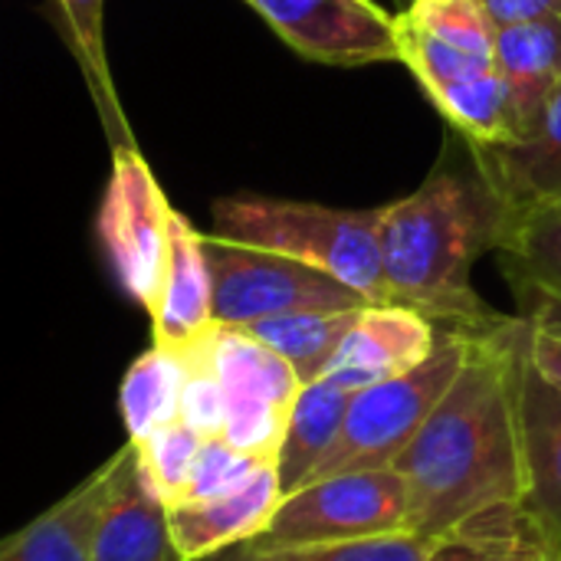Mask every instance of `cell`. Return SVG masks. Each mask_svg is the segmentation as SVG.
<instances>
[{"label": "cell", "mask_w": 561, "mask_h": 561, "mask_svg": "<svg viewBox=\"0 0 561 561\" xmlns=\"http://www.w3.org/2000/svg\"><path fill=\"white\" fill-rule=\"evenodd\" d=\"M526 319L473 335L470 355L394 470L408 490L417 539H440L463 519L526 500L516 371Z\"/></svg>", "instance_id": "1"}, {"label": "cell", "mask_w": 561, "mask_h": 561, "mask_svg": "<svg viewBox=\"0 0 561 561\" xmlns=\"http://www.w3.org/2000/svg\"><path fill=\"white\" fill-rule=\"evenodd\" d=\"M510 220V207L477 164H444L414 194L381 207V266L391 302L470 335L510 322L473 289V263L503 247Z\"/></svg>", "instance_id": "2"}, {"label": "cell", "mask_w": 561, "mask_h": 561, "mask_svg": "<svg viewBox=\"0 0 561 561\" xmlns=\"http://www.w3.org/2000/svg\"><path fill=\"white\" fill-rule=\"evenodd\" d=\"M496 36L483 0H414L398 10L401 62L470 148L510 141Z\"/></svg>", "instance_id": "3"}, {"label": "cell", "mask_w": 561, "mask_h": 561, "mask_svg": "<svg viewBox=\"0 0 561 561\" xmlns=\"http://www.w3.org/2000/svg\"><path fill=\"white\" fill-rule=\"evenodd\" d=\"M210 237L319 266L368 302H391L381 266V207L342 210L312 201L230 194L214 204Z\"/></svg>", "instance_id": "4"}, {"label": "cell", "mask_w": 561, "mask_h": 561, "mask_svg": "<svg viewBox=\"0 0 561 561\" xmlns=\"http://www.w3.org/2000/svg\"><path fill=\"white\" fill-rule=\"evenodd\" d=\"M473 335L447 329L440 335L437 352L414 371L352 391V404L345 414V424L325 454V460L316 467L309 483L322 477H339L352 470H385L394 467V460L408 450V444L417 437L424 421L434 414L440 398L457 381L467 355H470Z\"/></svg>", "instance_id": "5"}, {"label": "cell", "mask_w": 561, "mask_h": 561, "mask_svg": "<svg viewBox=\"0 0 561 561\" xmlns=\"http://www.w3.org/2000/svg\"><path fill=\"white\" fill-rule=\"evenodd\" d=\"M207 263L214 279V322L247 329L293 312H345L371 306L339 276L302 260L227 243L207 233Z\"/></svg>", "instance_id": "6"}, {"label": "cell", "mask_w": 561, "mask_h": 561, "mask_svg": "<svg viewBox=\"0 0 561 561\" xmlns=\"http://www.w3.org/2000/svg\"><path fill=\"white\" fill-rule=\"evenodd\" d=\"M411 533L408 490L394 467L322 477L283 496L263 546H342Z\"/></svg>", "instance_id": "7"}, {"label": "cell", "mask_w": 561, "mask_h": 561, "mask_svg": "<svg viewBox=\"0 0 561 561\" xmlns=\"http://www.w3.org/2000/svg\"><path fill=\"white\" fill-rule=\"evenodd\" d=\"M171 217L174 207L138 145H115L95 230L122 293L148 309V316L158 302L168 266Z\"/></svg>", "instance_id": "8"}, {"label": "cell", "mask_w": 561, "mask_h": 561, "mask_svg": "<svg viewBox=\"0 0 561 561\" xmlns=\"http://www.w3.org/2000/svg\"><path fill=\"white\" fill-rule=\"evenodd\" d=\"M302 59L322 66L401 62L398 13L378 0H247Z\"/></svg>", "instance_id": "9"}, {"label": "cell", "mask_w": 561, "mask_h": 561, "mask_svg": "<svg viewBox=\"0 0 561 561\" xmlns=\"http://www.w3.org/2000/svg\"><path fill=\"white\" fill-rule=\"evenodd\" d=\"M440 345L437 322L401 302H371L358 312L325 381L362 391L421 368Z\"/></svg>", "instance_id": "10"}, {"label": "cell", "mask_w": 561, "mask_h": 561, "mask_svg": "<svg viewBox=\"0 0 561 561\" xmlns=\"http://www.w3.org/2000/svg\"><path fill=\"white\" fill-rule=\"evenodd\" d=\"M108 463V490L95 529L92 561H187L181 556L168 506L148 490L138 450L128 440Z\"/></svg>", "instance_id": "11"}, {"label": "cell", "mask_w": 561, "mask_h": 561, "mask_svg": "<svg viewBox=\"0 0 561 561\" xmlns=\"http://www.w3.org/2000/svg\"><path fill=\"white\" fill-rule=\"evenodd\" d=\"M516 404L526 460V506L561 559V388L533 368L526 342L516 371Z\"/></svg>", "instance_id": "12"}, {"label": "cell", "mask_w": 561, "mask_h": 561, "mask_svg": "<svg viewBox=\"0 0 561 561\" xmlns=\"http://www.w3.org/2000/svg\"><path fill=\"white\" fill-rule=\"evenodd\" d=\"M283 496L286 493H283L276 463H266L230 493L171 506L168 516H171L174 542L181 556L191 561L220 552L227 546H237V542L260 539L270 529Z\"/></svg>", "instance_id": "13"}, {"label": "cell", "mask_w": 561, "mask_h": 561, "mask_svg": "<svg viewBox=\"0 0 561 561\" xmlns=\"http://www.w3.org/2000/svg\"><path fill=\"white\" fill-rule=\"evenodd\" d=\"M214 279L207 263V233L181 210L171 217V247L158 302L151 309V335L161 348H187L214 329Z\"/></svg>", "instance_id": "14"}, {"label": "cell", "mask_w": 561, "mask_h": 561, "mask_svg": "<svg viewBox=\"0 0 561 561\" xmlns=\"http://www.w3.org/2000/svg\"><path fill=\"white\" fill-rule=\"evenodd\" d=\"M496 62L506 89L510 141L529 135L561 89V16L500 26Z\"/></svg>", "instance_id": "15"}, {"label": "cell", "mask_w": 561, "mask_h": 561, "mask_svg": "<svg viewBox=\"0 0 561 561\" xmlns=\"http://www.w3.org/2000/svg\"><path fill=\"white\" fill-rule=\"evenodd\" d=\"M470 154L513 217L561 197V89L529 135L470 148Z\"/></svg>", "instance_id": "16"}, {"label": "cell", "mask_w": 561, "mask_h": 561, "mask_svg": "<svg viewBox=\"0 0 561 561\" xmlns=\"http://www.w3.org/2000/svg\"><path fill=\"white\" fill-rule=\"evenodd\" d=\"M105 490L108 463L89 473L56 506L16 529L0 546V561H92Z\"/></svg>", "instance_id": "17"}, {"label": "cell", "mask_w": 561, "mask_h": 561, "mask_svg": "<svg viewBox=\"0 0 561 561\" xmlns=\"http://www.w3.org/2000/svg\"><path fill=\"white\" fill-rule=\"evenodd\" d=\"M427 561H561L526 500L477 513L431 542Z\"/></svg>", "instance_id": "18"}, {"label": "cell", "mask_w": 561, "mask_h": 561, "mask_svg": "<svg viewBox=\"0 0 561 561\" xmlns=\"http://www.w3.org/2000/svg\"><path fill=\"white\" fill-rule=\"evenodd\" d=\"M352 404V391L332 385V381H312L299 391L293 411H289V424L276 454V473L283 483V493H296L309 483V477L316 473V467L325 460V454L332 450L345 414Z\"/></svg>", "instance_id": "19"}, {"label": "cell", "mask_w": 561, "mask_h": 561, "mask_svg": "<svg viewBox=\"0 0 561 561\" xmlns=\"http://www.w3.org/2000/svg\"><path fill=\"white\" fill-rule=\"evenodd\" d=\"M500 256L516 293H536L561 309V197L516 214Z\"/></svg>", "instance_id": "20"}, {"label": "cell", "mask_w": 561, "mask_h": 561, "mask_svg": "<svg viewBox=\"0 0 561 561\" xmlns=\"http://www.w3.org/2000/svg\"><path fill=\"white\" fill-rule=\"evenodd\" d=\"M53 13H56V26L62 33V39L69 43L92 102L99 108V118L115 145H135L131 128L122 115L118 105V92L112 82V69H108V56H105V0H53Z\"/></svg>", "instance_id": "21"}, {"label": "cell", "mask_w": 561, "mask_h": 561, "mask_svg": "<svg viewBox=\"0 0 561 561\" xmlns=\"http://www.w3.org/2000/svg\"><path fill=\"white\" fill-rule=\"evenodd\" d=\"M184 381H187V362L174 348L151 345L128 365L118 388V411L128 440H141L158 427L181 421Z\"/></svg>", "instance_id": "22"}, {"label": "cell", "mask_w": 561, "mask_h": 561, "mask_svg": "<svg viewBox=\"0 0 561 561\" xmlns=\"http://www.w3.org/2000/svg\"><path fill=\"white\" fill-rule=\"evenodd\" d=\"M365 309V306H362ZM362 309H345V312H293L279 319H263L247 325L260 342H266L273 352H279L293 371L299 375L302 385L322 381L332 358L339 355L345 335L352 332L355 319Z\"/></svg>", "instance_id": "23"}, {"label": "cell", "mask_w": 561, "mask_h": 561, "mask_svg": "<svg viewBox=\"0 0 561 561\" xmlns=\"http://www.w3.org/2000/svg\"><path fill=\"white\" fill-rule=\"evenodd\" d=\"M431 542L411 533L342 546H263L256 539L191 561H427Z\"/></svg>", "instance_id": "24"}, {"label": "cell", "mask_w": 561, "mask_h": 561, "mask_svg": "<svg viewBox=\"0 0 561 561\" xmlns=\"http://www.w3.org/2000/svg\"><path fill=\"white\" fill-rule=\"evenodd\" d=\"M207 437H201L194 427H187L184 421H171L164 427H158L154 434L131 440L138 450V467L141 477L148 483V490L171 510L178 503H184L187 496V483L194 473V463L201 457Z\"/></svg>", "instance_id": "25"}, {"label": "cell", "mask_w": 561, "mask_h": 561, "mask_svg": "<svg viewBox=\"0 0 561 561\" xmlns=\"http://www.w3.org/2000/svg\"><path fill=\"white\" fill-rule=\"evenodd\" d=\"M266 463H273V460H263V457H253L247 450H237L224 437H207L204 447H201V457L194 463L184 503L187 500H210V496L230 493L240 483H247Z\"/></svg>", "instance_id": "26"}, {"label": "cell", "mask_w": 561, "mask_h": 561, "mask_svg": "<svg viewBox=\"0 0 561 561\" xmlns=\"http://www.w3.org/2000/svg\"><path fill=\"white\" fill-rule=\"evenodd\" d=\"M187 362V381L181 394V421L201 437H220L227 424V391L220 378L191 352H181Z\"/></svg>", "instance_id": "27"}, {"label": "cell", "mask_w": 561, "mask_h": 561, "mask_svg": "<svg viewBox=\"0 0 561 561\" xmlns=\"http://www.w3.org/2000/svg\"><path fill=\"white\" fill-rule=\"evenodd\" d=\"M526 355L542 378L561 388V322L533 316L526 329Z\"/></svg>", "instance_id": "28"}, {"label": "cell", "mask_w": 561, "mask_h": 561, "mask_svg": "<svg viewBox=\"0 0 561 561\" xmlns=\"http://www.w3.org/2000/svg\"><path fill=\"white\" fill-rule=\"evenodd\" d=\"M496 26H516L542 16H561V0H483Z\"/></svg>", "instance_id": "29"}, {"label": "cell", "mask_w": 561, "mask_h": 561, "mask_svg": "<svg viewBox=\"0 0 561 561\" xmlns=\"http://www.w3.org/2000/svg\"><path fill=\"white\" fill-rule=\"evenodd\" d=\"M394 3H401V7H408V3H414V0H394Z\"/></svg>", "instance_id": "30"}]
</instances>
